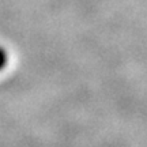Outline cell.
I'll use <instances>...</instances> for the list:
<instances>
[{"label": "cell", "instance_id": "6da1fadb", "mask_svg": "<svg viewBox=\"0 0 147 147\" xmlns=\"http://www.w3.org/2000/svg\"><path fill=\"white\" fill-rule=\"evenodd\" d=\"M8 64V53L3 47H0V71L4 69Z\"/></svg>", "mask_w": 147, "mask_h": 147}]
</instances>
